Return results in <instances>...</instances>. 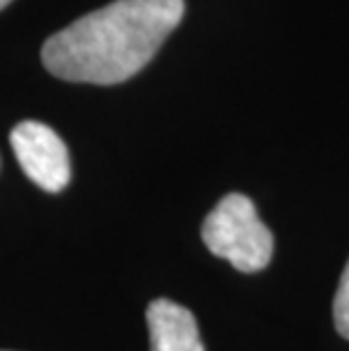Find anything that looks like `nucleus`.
Masks as SVG:
<instances>
[{"label":"nucleus","instance_id":"f257e3e1","mask_svg":"<svg viewBox=\"0 0 349 351\" xmlns=\"http://www.w3.org/2000/svg\"><path fill=\"white\" fill-rule=\"evenodd\" d=\"M184 10V0H114L55 32L41 62L66 82L121 84L152 62Z\"/></svg>","mask_w":349,"mask_h":351},{"label":"nucleus","instance_id":"f03ea898","mask_svg":"<svg viewBox=\"0 0 349 351\" xmlns=\"http://www.w3.org/2000/svg\"><path fill=\"white\" fill-rule=\"evenodd\" d=\"M202 241L213 256L245 274L261 272L274 252L272 231L258 218L254 202L241 193H229L206 215Z\"/></svg>","mask_w":349,"mask_h":351},{"label":"nucleus","instance_id":"7ed1b4c3","mask_svg":"<svg viewBox=\"0 0 349 351\" xmlns=\"http://www.w3.org/2000/svg\"><path fill=\"white\" fill-rule=\"evenodd\" d=\"M10 143L29 182L46 193H59L69 186L71 156L55 130L36 121H23L12 130Z\"/></svg>","mask_w":349,"mask_h":351},{"label":"nucleus","instance_id":"20e7f679","mask_svg":"<svg viewBox=\"0 0 349 351\" xmlns=\"http://www.w3.org/2000/svg\"><path fill=\"white\" fill-rule=\"evenodd\" d=\"M150 351H204L195 315L170 300H154L147 306Z\"/></svg>","mask_w":349,"mask_h":351},{"label":"nucleus","instance_id":"39448f33","mask_svg":"<svg viewBox=\"0 0 349 351\" xmlns=\"http://www.w3.org/2000/svg\"><path fill=\"white\" fill-rule=\"evenodd\" d=\"M333 322H336L338 333L349 340V261L340 276L336 300H333Z\"/></svg>","mask_w":349,"mask_h":351},{"label":"nucleus","instance_id":"423d86ee","mask_svg":"<svg viewBox=\"0 0 349 351\" xmlns=\"http://www.w3.org/2000/svg\"><path fill=\"white\" fill-rule=\"evenodd\" d=\"M10 3H12V0H0V10H3L5 5H10Z\"/></svg>","mask_w":349,"mask_h":351}]
</instances>
